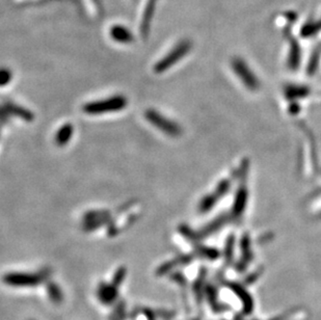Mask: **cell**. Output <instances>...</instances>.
I'll return each mask as SVG.
<instances>
[{
  "label": "cell",
  "mask_w": 321,
  "mask_h": 320,
  "mask_svg": "<svg viewBox=\"0 0 321 320\" xmlns=\"http://www.w3.org/2000/svg\"><path fill=\"white\" fill-rule=\"evenodd\" d=\"M128 104L127 98L125 96L116 95L110 97L99 101H92L88 102L84 105L82 110L86 115H103V114H110V113H116L124 109Z\"/></svg>",
  "instance_id": "obj_1"
},
{
  "label": "cell",
  "mask_w": 321,
  "mask_h": 320,
  "mask_svg": "<svg viewBox=\"0 0 321 320\" xmlns=\"http://www.w3.org/2000/svg\"><path fill=\"white\" fill-rule=\"evenodd\" d=\"M144 118L146 121L150 122L155 128L160 130L162 132L168 134L172 137H178L182 133V129L176 122H172L159 114L157 110L150 108L146 109L144 113Z\"/></svg>",
  "instance_id": "obj_2"
},
{
  "label": "cell",
  "mask_w": 321,
  "mask_h": 320,
  "mask_svg": "<svg viewBox=\"0 0 321 320\" xmlns=\"http://www.w3.org/2000/svg\"><path fill=\"white\" fill-rule=\"evenodd\" d=\"M48 270H42L38 273L28 272H10L4 276V281L15 287H28L42 282L44 277L48 275Z\"/></svg>",
  "instance_id": "obj_3"
},
{
  "label": "cell",
  "mask_w": 321,
  "mask_h": 320,
  "mask_svg": "<svg viewBox=\"0 0 321 320\" xmlns=\"http://www.w3.org/2000/svg\"><path fill=\"white\" fill-rule=\"evenodd\" d=\"M234 70L248 89L256 90L258 88V80L242 61L234 62Z\"/></svg>",
  "instance_id": "obj_4"
},
{
  "label": "cell",
  "mask_w": 321,
  "mask_h": 320,
  "mask_svg": "<svg viewBox=\"0 0 321 320\" xmlns=\"http://www.w3.org/2000/svg\"><path fill=\"white\" fill-rule=\"evenodd\" d=\"M186 51H187V47H186V46L183 45V46H181V47H178L175 51H172V53L168 54L166 59H164L162 62L158 63V64L155 66V72L162 73V72L168 70V69L172 64H175L180 58L183 57V55L185 54Z\"/></svg>",
  "instance_id": "obj_5"
},
{
  "label": "cell",
  "mask_w": 321,
  "mask_h": 320,
  "mask_svg": "<svg viewBox=\"0 0 321 320\" xmlns=\"http://www.w3.org/2000/svg\"><path fill=\"white\" fill-rule=\"evenodd\" d=\"M4 107L8 110V113L10 116L12 115L16 116L25 122H32L34 120V113H32L30 109L25 108L23 106H20L18 104H15V103L8 101L4 104Z\"/></svg>",
  "instance_id": "obj_6"
},
{
  "label": "cell",
  "mask_w": 321,
  "mask_h": 320,
  "mask_svg": "<svg viewBox=\"0 0 321 320\" xmlns=\"http://www.w3.org/2000/svg\"><path fill=\"white\" fill-rule=\"evenodd\" d=\"M73 132H74V128L72 126V124L70 123L64 124L56 134V137H54L56 145L58 147H64L66 145H68V143L72 138Z\"/></svg>",
  "instance_id": "obj_7"
},
{
  "label": "cell",
  "mask_w": 321,
  "mask_h": 320,
  "mask_svg": "<svg viewBox=\"0 0 321 320\" xmlns=\"http://www.w3.org/2000/svg\"><path fill=\"white\" fill-rule=\"evenodd\" d=\"M114 224V218H112V216L110 215V216H107V217L100 218V219L84 221L82 229L86 232H92V231H96V230H98L100 228H103L105 226L110 227V226H112Z\"/></svg>",
  "instance_id": "obj_8"
},
{
  "label": "cell",
  "mask_w": 321,
  "mask_h": 320,
  "mask_svg": "<svg viewBox=\"0 0 321 320\" xmlns=\"http://www.w3.org/2000/svg\"><path fill=\"white\" fill-rule=\"evenodd\" d=\"M112 213L108 210H92V211H88L84 215V221H90V220H95V219H100L104 218L107 216H110Z\"/></svg>",
  "instance_id": "obj_9"
},
{
  "label": "cell",
  "mask_w": 321,
  "mask_h": 320,
  "mask_svg": "<svg viewBox=\"0 0 321 320\" xmlns=\"http://www.w3.org/2000/svg\"><path fill=\"white\" fill-rule=\"evenodd\" d=\"M246 193L244 190H240L238 192V197L236 199L235 203V212L240 213L244 211V208L246 206Z\"/></svg>",
  "instance_id": "obj_10"
},
{
  "label": "cell",
  "mask_w": 321,
  "mask_h": 320,
  "mask_svg": "<svg viewBox=\"0 0 321 320\" xmlns=\"http://www.w3.org/2000/svg\"><path fill=\"white\" fill-rule=\"evenodd\" d=\"M12 80V72L8 69H0V87H6Z\"/></svg>",
  "instance_id": "obj_11"
},
{
  "label": "cell",
  "mask_w": 321,
  "mask_h": 320,
  "mask_svg": "<svg viewBox=\"0 0 321 320\" xmlns=\"http://www.w3.org/2000/svg\"><path fill=\"white\" fill-rule=\"evenodd\" d=\"M10 115L8 113V110L2 106L0 107V123L6 124L10 122Z\"/></svg>",
  "instance_id": "obj_12"
}]
</instances>
